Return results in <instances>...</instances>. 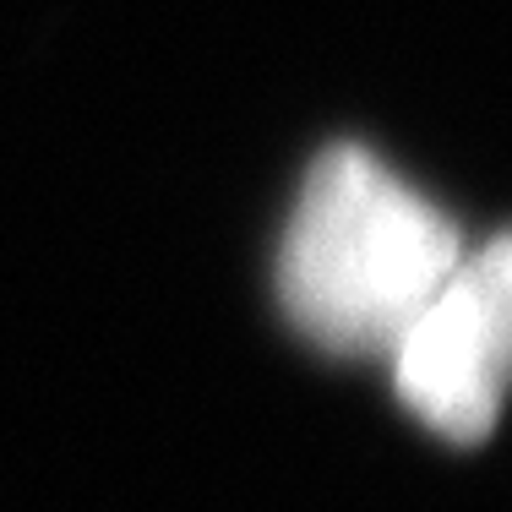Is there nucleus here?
<instances>
[{
    "label": "nucleus",
    "mask_w": 512,
    "mask_h": 512,
    "mask_svg": "<svg viewBox=\"0 0 512 512\" xmlns=\"http://www.w3.org/2000/svg\"><path fill=\"white\" fill-rule=\"evenodd\" d=\"M387 360L404 404L431 431L480 442L512 382V235L463 251Z\"/></svg>",
    "instance_id": "2"
},
{
    "label": "nucleus",
    "mask_w": 512,
    "mask_h": 512,
    "mask_svg": "<svg viewBox=\"0 0 512 512\" xmlns=\"http://www.w3.org/2000/svg\"><path fill=\"white\" fill-rule=\"evenodd\" d=\"M453 218L365 148H327L284 235V306L338 355H393L458 267Z\"/></svg>",
    "instance_id": "1"
}]
</instances>
